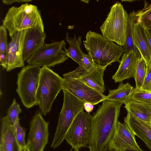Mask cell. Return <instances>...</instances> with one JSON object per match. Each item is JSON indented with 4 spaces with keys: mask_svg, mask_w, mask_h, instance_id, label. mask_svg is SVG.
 Segmentation results:
<instances>
[{
    "mask_svg": "<svg viewBox=\"0 0 151 151\" xmlns=\"http://www.w3.org/2000/svg\"><path fill=\"white\" fill-rule=\"evenodd\" d=\"M105 100L91 116L90 151H106L116 130L122 105Z\"/></svg>",
    "mask_w": 151,
    "mask_h": 151,
    "instance_id": "6da1fadb",
    "label": "cell"
},
{
    "mask_svg": "<svg viewBox=\"0 0 151 151\" xmlns=\"http://www.w3.org/2000/svg\"><path fill=\"white\" fill-rule=\"evenodd\" d=\"M83 42L94 63L101 66L107 67L115 62L119 63L120 59L124 53L122 46L91 31L87 33Z\"/></svg>",
    "mask_w": 151,
    "mask_h": 151,
    "instance_id": "7a4b0ae2",
    "label": "cell"
},
{
    "mask_svg": "<svg viewBox=\"0 0 151 151\" xmlns=\"http://www.w3.org/2000/svg\"><path fill=\"white\" fill-rule=\"evenodd\" d=\"M2 23L10 37L18 31L35 27L44 31L40 11L36 6L28 3L19 7L13 6L10 8Z\"/></svg>",
    "mask_w": 151,
    "mask_h": 151,
    "instance_id": "3957f363",
    "label": "cell"
},
{
    "mask_svg": "<svg viewBox=\"0 0 151 151\" xmlns=\"http://www.w3.org/2000/svg\"><path fill=\"white\" fill-rule=\"evenodd\" d=\"M63 78L50 68L45 66L41 68L36 99L44 116L50 111L58 94L63 90Z\"/></svg>",
    "mask_w": 151,
    "mask_h": 151,
    "instance_id": "277c9868",
    "label": "cell"
},
{
    "mask_svg": "<svg viewBox=\"0 0 151 151\" xmlns=\"http://www.w3.org/2000/svg\"><path fill=\"white\" fill-rule=\"evenodd\" d=\"M128 14L119 2L111 7L107 17L100 27L102 36L124 46L126 40Z\"/></svg>",
    "mask_w": 151,
    "mask_h": 151,
    "instance_id": "5b68a950",
    "label": "cell"
},
{
    "mask_svg": "<svg viewBox=\"0 0 151 151\" xmlns=\"http://www.w3.org/2000/svg\"><path fill=\"white\" fill-rule=\"evenodd\" d=\"M64 94L63 105L51 147L55 149L65 139L67 132L78 114L84 110V103L66 90Z\"/></svg>",
    "mask_w": 151,
    "mask_h": 151,
    "instance_id": "8992f818",
    "label": "cell"
},
{
    "mask_svg": "<svg viewBox=\"0 0 151 151\" xmlns=\"http://www.w3.org/2000/svg\"><path fill=\"white\" fill-rule=\"evenodd\" d=\"M41 68L27 65L17 74L16 92L24 106L27 109L38 105L36 99Z\"/></svg>",
    "mask_w": 151,
    "mask_h": 151,
    "instance_id": "52a82bcc",
    "label": "cell"
},
{
    "mask_svg": "<svg viewBox=\"0 0 151 151\" xmlns=\"http://www.w3.org/2000/svg\"><path fill=\"white\" fill-rule=\"evenodd\" d=\"M64 40L52 43H45L26 61L28 65L50 68L63 63L68 58L65 50Z\"/></svg>",
    "mask_w": 151,
    "mask_h": 151,
    "instance_id": "ba28073f",
    "label": "cell"
},
{
    "mask_svg": "<svg viewBox=\"0 0 151 151\" xmlns=\"http://www.w3.org/2000/svg\"><path fill=\"white\" fill-rule=\"evenodd\" d=\"M91 116L84 110L75 118L66 134L65 139L74 149L89 145L91 127Z\"/></svg>",
    "mask_w": 151,
    "mask_h": 151,
    "instance_id": "9c48e42d",
    "label": "cell"
},
{
    "mask_svg": "<svg viewBox=\"0 0 151 151\" xmlns=\"http://www.w3.org/2000/svg\"><path fill=\"white\" fill-rule=\"evenodd\" d=\"M49 122L45 121L41 112L37 111L30 124L27 145L30 151H44L48 143Z\"/></svg>",
    "mask_w": 151,
    "mask_h": 151,
    "instance_id": "30bf717a",
    "label": "cell"
},
{
    "mask_svg": "<svg viewBox=\"0 0 151 151\" xmlns=\"http://www.w3.org/2000/svg\"><path fill=\"white\" fill-rule=\"evenodd\" d=\"M106 66L97 65L87 70L79 66L74 70L63 75V78L77 79L88 86L103 94L105 90L104 73Z\"/></svg>",
    "mask_w": 151,
    "mask_h": 151,
    "instance_id": "8fae6325",
    "label": "cell"
},
{
    "mask_svg": "<svg viewBox=\"0 0 151 151\" xmlns=\"http://www.w3.org/2000/svg\"><path fill=\"white\" fill-rule=\"evenodd\" d=\"M63 90L67 91L84 103L94 105L106 100L107 96L88 86L80 80L63 78Z\"/></svg>",
    "mask_w": 151,
    "mask_h": 151,
    "instance_id": "7c38bea8",
    "label": "cell"
},
{
    "mask_svg": "<svg viewBox=\"0 0 151 151\" xmlns=\"http://www.w3.org/2000/svg\"><path fill=\"white\" fill-rule=\"evenodd\" d=\"M27 29L18 31L11 36V40L8 44L6 56L0 65L7 72L16 68L24 66L23 58V44Z\"/></svg>",
    "mask_w": 151,
    "mask_h": 151,
    "instance_id": "4fadbf2b",
    "label": "cell"
},
{
    "mask_svg": "<svg viewBox=\"0 0 151 151\" xmlns=\"http://www.w3.org/2000/svg\"><path fill=\"white\" fill-rule=\"evenodd\" d=\"M135 135L125 123L118 122L114 133L108 146L111 151L138 150L141 149L135 139Z\"/></svg>",
    "mask_w": 151,
    "mask_h": 151,
    "instance_id": "5bb4252c",
    "label": "cell"
},
{
    "mask_svg": "<svg viewBox=\"0 0 151 151\" xmlns=\"http://www.w3.org/2000/svg\"><path fill=\"white\" fill-rule=\"evenodd\" d=\"M46 34L37 27L27 29L23 44V58L26 61L45 43Z\"/></svg>",
    "mask_w": 151,
    "mask_h": 151,
    "instance_id": "9a60e30c",
    "label": "cell"
},
{
    "mask_svg": "<svg viewBox=\"0 0 151 151\" xmlns=\"http://www.w3.org/2000/svg\"><path fill=\"white\" fill-rule=\"evenodd\" d=\"M0 151H19L21 147L15 138L13 124L6 116L1 119Z\"/></svg>",
    "mask_w": 151,
    "mask_h": 151,
    "instance_id": "2e32d148",
    "label": "cell"
},
{
    "mask_svg": "<svg viewBox=\"0 0 151 151\" xmlns=\"http://www.w3.org/2000/svg\"><path fill=\"white\" fill-rule=\"evenodd\" d=\"M138 58L133 50L124 53L120 60L117 70L112 77L115 82H120L124 80L134 78Z\"/></svg>",
    "mask_w": 151,
    "mask_h": 151,
    "instance_id": "e0dca14e",
    "label": "cell"
},
{
    "mask_svg": "<svg viewBox=\"0 0 151 151\" xmlns=\"http://www.w3.org/2000/svg\"><path fill=\"white\" fill-rule=\"evenodd\" d=\"M134 135L143 141L151 151V126L127 112L124 119Z\"/></svg>",
    "mask_w": 151,
    "mask_h": 151,
    "instance_id": "ac0fdd59",
    "label": "cell"
},
{
    "mask_svg": "<svg viewBox=\"0 0 151 151\" xmlns=\"http://www.w3.org/2000/svg\"><path fill=\"white\" fill-rule=\"evenodd\" d=\"M133 34L134 44L139 52L141 58L145 60L147 65H150V53L145 29L134 22L133 24Z\"/></svg>",
    "mask_w": 151,
    "mask_h": 151,
    "instance_id": "d6986e66",
    "label": "cell"
},
{
    "mask_svg": "<svg viewBox=\"0 0 151 151\" xmlns=\"http://www.w3.org/2000/svg\"><path fill=\"white\" fill-rule=\"evenodd\" d=\"M127 112L151 126V107L143 104L130 100L124 104Z\"/></svg>",
    "mask_w": 151,
    "mask_h": 151,
    "instance_id": "ffe728a7",
    "label": "cell"
},
{
    "mask_svg": "<svg viewBox=\"0 0 151 151\" xmlns=\"http://www.w3.org/2000/svg\"><path fill=\"white\" fill-rule=\"evenodd\" d=\"M134 88L129 83L120 82L116 89L109 90L106 100L115 103L125 104L130 100Z\"/></svg>",
    "mask_w": 151,
    "mask_h": 151,
    "instance_id": "44dd1931",
    "label": "cell"
},
{
    "mask_svg": "<svg viewBox=\"0 0 151 151\" xmlns=\"http://www.w3.org/2000/svg\"><path fill=\"white\" fill-rule=\"evenodd\" d=\"M65 39L69 45L68 49L65 50L67 55L78 64L79 66H82L83 52L80 47V45L82 43L81 36H78L76 39L75 34L74 35L73 37H70L67 32Z\"/></svg>",
    "mask_w": 151,
    "mask_h": 151,
    "instance_id": "7402d4cb",
    "label": "cell"
},
{
    "mask_svg": "<svg viewBox=\"0 0 151 151\" xmlns=\"http://www.w3.org/2000/svg\"><path fill=\"white\" fill-rule=\"evenodd\" d=\"M135 10H134L128 14L127 26L126 32V40L122 47L124 53L133 51L137 58L141 57L140 53L134 45L133 40V24L135 21Z\"/></svg>",
    "mask_w": 151,
    "mask_h": 151,
    "instance_id": "603a6c76",
    "label": "cell"
},
{
    "mask_svg": "<svg viewBox=\"0 0 151 151\" xmlns=\"http://www.w3.org/2000/svg\"><path fill=\"white\" fill-rule=\"evenodd\" d=\"M144 7L135 12V21L145 29H151V3L144 1Z\"/></svg>",
    "mask_w": 151,
    "mask_h": 151,
    "instance_id": "cb8c5ba5",
    "label": "cell"
},
{
    "mask_svg": "<svg viewBox=\"0 0 151 151\" xmlns=\"http://www.w3.org/2000/svg\"><path fill=\"white\" fill-rule=\"evenodd\" d=\"M147 65L143 59L137 58L134 73V78L136 83V87L141 88L143 84L146 74Z\"/></svg>",
    "mask_w": 151,
    "mask_h": 151,
    "instance_id": "d4e9b609",
    "label": "cell"
},
{
    "mask_svg": "<svg viewBox=\"0 0 151 151\" xmlns=\"http://www.w3.org/2000/svg\"><path fill=\"white\" fill-rule=\"evenodd\" d=\"M130 100L143 104L151 107V92L141 88H134Z\"/></svg>",
    "mask_w": 151,
    "mask_h": 151,
    "instance_id": "484cf974",
    "label": "cell"
},
{
    "mask_svg": "<svg viewBox=\"0 0 151 151\" xmlns=\"http://www.w3.org/2000/svg\"><path fill=\"white\" fill-rule=\"evenodd\" d=\"M13 126L14 135L19 146L21 148L25 146V130L20 126L19 120L13 124Z\"/></svg>",
    "mask_w": 151,
    "mask_h": 151,
    "instance_id": "4316f807",
    "label": "cell"
},
{
    "mask_svg": "<svg viewBox=\"0 0 151 151\" xmlns=\"http://www.w3.org/2000/svg\"><path fill=\"white\" fill-rule=\"evenodd\" d=\"M19 104L16 101V99H14L9 108L8 109L6 116L12 122L13 124L17 121L19 120V115L21 112Z\"/></svg>",
    "mask_w": 151,
    "mask_h": 151,
    "instance_id": "83f0119b",
    "label": "cell"
},
{
    "mask_svg": "<svg viewBox=\"0 0 151 151\" xmlns=\"http://www.w3.org/2000/svg\"><path fill=\"white\" fill-rule=\"evenodd\" d=\"M6 29L3 25L0 27V54L6 53L7 49Z\"/></svg>",
    "mask_w": 151,
    "mask_h": 151,
    "instance_id": "f1b7e54d",
    "label": "cell"
},
{
    "mask_svg": "<svg viewBox=\"0 0 151 151\" xmlns=\"http://www.w3.org/2000/svg\"><path fill=\"white\" fill-rule=\"evenodd\" d=\"M82 63V66L87 70H90L97 65L94 63L88 54H86L84 53L83 54Z\"/></svg>",
    "mask_w": 151,
    "mask_h": 151,
    "instance_id": "f546056e",
    "label": "cell"
},
{
    "mask_svg": "<svg viewBox=\"0 0 151 151\" xmlns=\"http://www.w3.org/2000/svg\"><path fill=\"white\" fill-rule=\"evenodd\" d=\"M141 89L151 92V65H147L146 76Z\"/></svg>",
    "mask_w": 151,
    "mask_h": 151,
    "instance_id": "4dcf8cb0",
    "label": "cell"
},
{
    "mask_svg": "<svg viewBox=\"0 0 151 151\" xmlns=\"http://www.w3.org/2000/svg\"><path fill=\"white\" fill-rule=\"evenodd\" d=\"M145 29L148 43L151 60L150 65H151V29Z\"/></svg>",
    "mask_w": 151,
    "mask_h": 151,
    "instance_id": "1f68e13d",
    "label": "cell"
},
{
    "mask_svg": "<svg viewBox=\"0 0 151 151\" xmlns=\"http://www.w3.org/2000/svg\"><path fill=\"white\" fill-rule=\"evenodd\" d=\"M32 0H3L2 1L4 4L7 5H10L12 4L15 3H28L31 1Z\"/></svg>",
    "mask_w": 151,
    "mask_h": 151,
    "instance_id": "d6a6232c",
    "label": "cell"
},
{
    "mask_svg": "<svg viewBox=\"0 0 151 151\" xmlns=\"http://www.w3.org/2000/svg\"><path fill=\"white\" fill-rule=\"evenodd\" d=\"M84 109L87 113H90L93 109L94 105L88 102H85L84 104Z\"/></svg>",
    "mask_w": 151,
    "mask_h": 151,
    "instance_id": "836d02e7",
    "label": "cell"
},
{
    "mask_svg": "<svg viewBox=\"0 0 151 151\" xmlns=\"http://www.w3.org/2000/svg\"><path fill=\"white\" fill-rule=\"evenodd\" d=\"M6 56V53H2L0 54V65L3 63L5 60Z\"/></svg>",
    "mask_w": 151,
    "mask_h": 151,
    "instance_id": "e575fe53",
    "label": "cell"
},
{
    "mask_svg": "<svg viewBox=\"0 0 151 151\" xmlns=\"http://www.w3.org/2000/svg\"><path fill=\"white\" fill-rule=\"evenodd\" d=\"M19 151H30V150L27 145L25 146L21 147Z\"/></svg>",
    "mask_w": 151,
    "mask_h": 151,
    "instance_id": "d590c367",
    "label": "cell"
},
{
    "mask_svg": "<svg viewBox=\"0 0 151 151\" xmlns=\"http://www.w3.org/2000/svg\"><path fill=\"white\" fill-rule=\"evenodd\" d=\"M126 151H144L142 150L141 149L140 150H127Z\"/></svg>",
    "mask_w": 151,
    "mask_h": 151,
    "instance_id": "8d00e7d4",
    "label": "cell"
},
{
    "mask_svg": "<svg viewBox=\"0 0 151 151\" xmlns=\"http://www.w3.org/2000/svg\"><path fill=\"white\" fill-rule=\"evenodd\" d=\"M73 149L72 148V149L69 151H80L79 149H74V150L73 151Z\"/></svg>",
    "mask_w": 151,
    "mask_h": 151,
    "instance_id": "74e56055",
    "label": "cell"
},
{
    "mask_svg": "<svg viewBox=\"0 0 151 151\" xmlns=\"http://www.w3.org/2000/svg\"><path fill=\"white\" fill-rule=\"evenodd\" d=\"M83 1V2H84V1H86V2H85V3H88V2H89V1H88V0H86V1Z\"/></svg>",
    "mask_w": 151,
    "mask_h": 151,
    "instance_id": "f35d334b",
    "label": "cell"
}]
</instances>
